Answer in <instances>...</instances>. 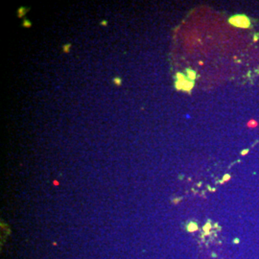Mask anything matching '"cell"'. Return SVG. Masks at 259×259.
<instances>
[{"label": "cell", "instance_id": "cell-1", "mask_svg": "<svg viewBox=\"0 0 259 259\" xmlns=\"http://www.w3.org/2000/svg\"><path fill=\"white\" fill-rule=\"evenodd\" d=\"M228 22L238 28H249L250 26V20L248 16L244 15H236L228 19Z\"/></svg>", "mask_w": 259, "mask_h": 259}, {"label": "cell", "instance_id": "cell-2", "mask_svg": "<svg viewBox=\"0 0 259 259\" xmlns=\"http://www.w3.org/2000/svg\"><path fill=\"white\" fill-rule=\"evenodd\" d=\"M258 125H259V123L255 119H250L247 123V127L250 129H254L256 127H258Z\"/></svg>", "mask_w": 259, "mask_h": 259}, {"label": "cell", "instance_id": "cell-3", "mask_svg": "<svg viewBox=\"0 0 259 259\" xmlns=\"http://www.w3.org/2000/svg\"><path fill=\"white\" fill-rule=\"evenodd\" d=\"M187 77H188L189 81H193L194 82V80L196 79V72L195 71H193L191 69H187Z\"/></svg>", "mask_w": 259, "mask_h": 259}, {"label": "cell", "instance_id": "cell-4", "mask_svg": "<svg viewBox=\"0 0 259 259\" xmlns=\"http://www.w3.org/2000/svg\"><path fill=\"white\" fill-rule=\"evenodd\" d=\"M27 10H28V9H26V8H24V7L19 8V9H18V16H19V17H21V16H23L24 15H25L26 12H27Z\"/></svg>", "mask_w": 259, "mask_h": 259}, {"label": "cell", "instance_id": "cell-5", "mask_svg": "<svg viewBox=\"0 0 259 259\" xmlns=\"http://www.w3.org/2000/svg\"><path fill=\"white\" fill-rule=\"evenodd\" d=\"M22 26L23 27H27V28H30V27L32 26V23L30 22L28 19H24V21H23V23H22Z\"/></svg>", "mask_w": 259, "mask_h": 259}, {"label": "cell", "instance_id": "cell-6", "mask_svg": "<svg viewBox=\"0 0 259 259\" xmlns=\"http://www.w3.org/2000/svg\"><path fill=\"white\" fill-rule=\"evenodd\" d=\"M70 47H71V44H70V43L64 44V45H63V47H62V48H63V51L66 52V53H67V52H69V48H70Z\"/></svg>", "mask_w": 259, "mask_h": 259}, {"label": "cell", "instance_id": "cell-7", "mask_svg": "<svg viewBox=\"0 0 259 259\" xmlns=\"http://www.w3.org/2000/svg\"><path fill=\"white\" fill-rule=\"evenodd\" d=\"M113 82H114V84H116L117 85H120L121 84H122V80H121L120 78H118V77L113 79Z\"/></svg>", "mask_w": 259, "mask_h": 259}, {"label": "cell", "instance_id": "cell-8", "mask_svg": "<svg viewBox=\"0 0 259 259\" xmlns=\"http://www.w3.org/2000/svg\"><path fill=\"white\" fill-rule=\"evenodd\" d=\"M248 152H249V149H245L244 151H242V155H246V154H248Z\"/></svg>", "mask_w": 259, "mask_h": 259}, {"label": "cell", "instance_id": "cell-9", "mask_svg": "<svg viewBox=\"0 0 259 259\" xmlns=\"http://www.w3.org/2000/svg\"><path fill=\"white\" fill-rule=\"evenodd\" d=\"M107 22L106 20H103V21L101 22V25H107Z\"/></svg>", "mask_w": 259, "mask_h": 259}]
</instances>
